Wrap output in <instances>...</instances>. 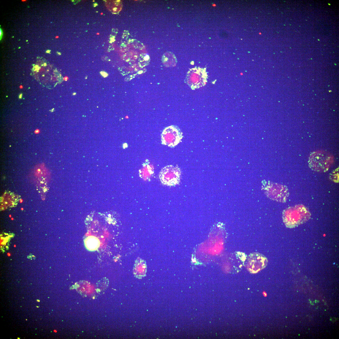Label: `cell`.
I'll list each match as a JSON object with an SVG mask.
<instances>
[{
	"label": "cell",
	"mask_w": 339,
	"mask_h": 339,
	"mask_svg": "<svg viewBox=\"0 0 339 339\" xmlns=\"http://www.w3.org/2000/svg\"><path fill=\"white\" fill-rule=\"evenodd\" d=\"M311 213L308 209L302 205H297L287 208L283 212L282 218L286 227L293 228L308 220Z\"/></svg>",
	"instance_id": "1"
},
{
	"label": "cell",
	"mask_w": 339,
	"mask_h": 339,
	"mask_svg": "<svg viewBox=\"0 0 339 339\" xmlns=\"http://www.w3.org/2000/svg\"><path fill=\"white\" fill-rule=\"evenodd\" d=\"M334 162L333 156L324 151H317L310 155L309 165L312 170L320 172L327 171Z\"/></svg>",
	"instance_id": "2"
},
{
	"label": "cell",
	"mask_w": 339,
	"mask_h": 339,
	"mask_svg": "<svg viewBox=\"0 0 339 339\" xmlns=\"http://www.w3.org/2000/svg\"><path fill=\"white\" fill-rule=\"evenodd\" d=\"M207 78L205 68L196 67L188 71L186 81L191 89L194 90L205 86L207 82Z\"/></svg>",
	"instance_id": "3"
},
{
	"label": "cell",
	"mask_w": 339,
	"mask_h": 339,
	"mask_svg": "<svg viewBox=\"0 0 339 339\" xmlns=\"http://www.w3.org/2000/svg\"><path fill=\"white\" fill-rule=\"evenodd\" d=\"M181 174L180 169L177 165H170L161 169L159 177L163 184L169 186H174L179 183Z\"/></svg>",
	"instance_id": "4"
},
{
	"label": "cell",
	"mask_w": 339,
	"mask_h": 339,
	"mask_svg": "<svg viewBox=\"0 0 339 339\" xmlns=\"http://www.w3.org/2000/svg\"><path fill=\"white\" fill-rule=\"evenodd\" d=\"M182 133L176 126L171 125L165 127L161 134L162 144L174 147L180 142Z\"/></svg>",
	"instance_id": "5"
},
{
	"label": "cell",
	"mask_w": 339,
	"mask_h": 339,
	"mask_svg": "<svg viewBox=\"0 0 339 339\" xmlns=\"http://www.w3.org/2000/svg\"><path fill=\"white\" fill-rule=\"evenodd\" d=\"M246 258V267L251 273H256L263 269L268 263L267 258L262 254L258 252L250 254Z\"/></svg>",
	"instance_id": "6"
},
{
	"label": "cell",
	"mask_w": 339,
	"mask_h": 339,
	"mask_svg": "<svg viewBox=\"0 0 339 339\" xmlns=\"http://www.w3.org/2000/svg\"><path fill=\"white\" fill-rule=\"evenodd\" d=\"M21 199L20 196L10 191H6L0 197V211L14 207Z\"/></svg>",
	"instance_id": "7"
},
{
	"label": "cell",
	"mask_w": 339,
	"mask_h": 339,
	"mask_svg": "<svg viewBox=\"0 0 339 339\" xmlns=\"http://www.w3.org/2000/svg\"><path fill=\"white\" fill-rule=\"evenodd\" d=\"M85 246L86 249L91 251L97 250L100 245V242L99 239L94 236L87 237L84 241Z\"/></svg>",
	"instance_id": "8"
},
{
	"label": "cell",
	"mask_w": 339,
	"mask_h": 339,
	"mask_svg": "<svg viewBox=\"0 0 339 339\" xmlns=\"http://www.w3.org/2000/svg\"><path fill=\"white\" fill-rule=\"evenodd\" d=\"M135 262L134 267L135 274L138 277L143 276L146 272V262L141 259H137Z\"/></svg>",
	"instance_id": "9"
},
{
	"label": "cell",
	"mask_w": 339,
	"mask_h": 339,
	"mask_svg": "<svg viewBox=\"0 0 339 339\" xmlns=\"http://www.w3.org/2000/svg\"><path fill=\"white\" fill-rule=\"evenodd\" d=\"M148 160L146 161L143 164V167L139 171L140 177L144 180L150 179L152 174L153 173V169H151L149 164Z\"/></svg>",
	"instance_id": "10"
},
{
	"label": "cell",
	"mask_w": 339,
	"mask_h": 339,
	"mask_svg": "<svg viewBox=\"0 0 339 339\" xmlns=\"http://www.w3.org/2000/svg\"><path fill=\"white\" fill-rule=\"evenodd\" d=\"M0 39H1V37H2V35H3L2 31L1 29H0Z\"/></svg>",
	"instance_id": "11"
},
{
	"label": "cell",
	"mask_w": 339,
	"mask_h": 339,
	"mask_svg": "<svg viewBox=\"0 0 339 339\" xmlns=\"http://www.w3.org/2000/svg\"><path fill=\"white\" fill-rule=\"evenodd\" d=\"M22 94H20V95H19V98H20V99H21V98H22Z\"/></svg>",
	"instance_id": "12"
},
{
	"label": "cell",
	"mask_w": 339,
	"mask_h": 339,
	"mask_svg": "<svg viewBox=\"0 0 339 339\" xmlns=\"http://www.w3.org/2000/svg\"><path fill=\"white\" fill-rule=\"evenodd\" d=\"M50 50H47V51H46V52L49 53L50 52Z\"/></svg>",
	"instance_id": "13"
},
{
	"label": "cell",
	"mask_w": 339,
	"mask_h": 339,
	"mask_svg": "<svg viewBox=\"0 0 339 339\" xmlns=\"http://www.w3.org/2000/svg\"><path fill=\"white\" fill-rule=\"evenodd\" d=\"M7 255L8 256H10L11 255L9 253H8Z\"/></svg>",
	"instance_id": "14"
},
{
	"label": "cell",
	"mask_w": 339,
	"mask_h": 339,
	"mask_svg": "<svg viewBox=\"0 0 339 339\" xmlns=\"http://www.w3.org/2000/svg\"><path fill=\"white\" fill-rule=\"evenodd\" d=\"M37 301H38V302H40V300H37Z\"/></svg>",
	"instance_id": "15"
},
{
	"label": "cell",
	"mask_w": 339,
	"mask_h": 339,
	"mask_svg": "<svg viewBox=\"0 0 339 339\" xmlns=\"http://www.w3.org/2000/svg\"><path fill=\"white\" fill-rule=\"evenodd\" d=\"M15 246H16V245H14V247H15Z\"/></svg>",
	"instance_id": "16"
},
{
	"label": "cell",
	"mask_w": 339,
	"mask_h": 339,
	"mask_svg": "<svg viewBox=\"0 0 339 339\" xmlns=\"http://www.w3.org/2000/svg\"><path fill=\"white\" fill-rule=\"evenodd\" d=\"M36 307H38V308L39 307V306H36Z\"/></svg>",
	"instance_id": "17"
}]
</instances>
